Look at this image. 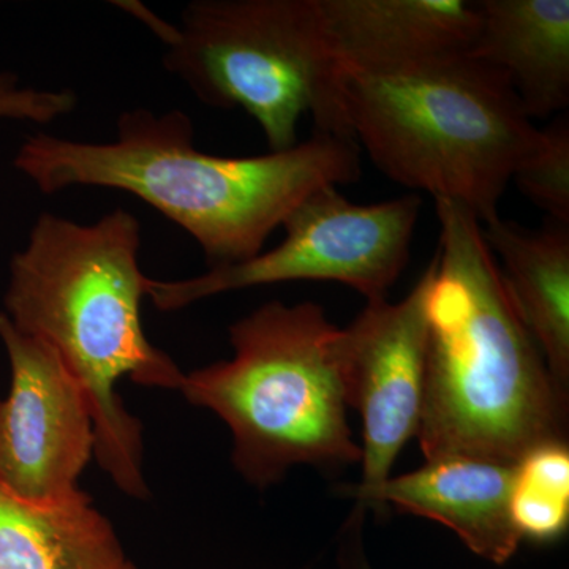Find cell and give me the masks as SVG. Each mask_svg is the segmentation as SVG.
<instances>
[{"label":"cell","mask_w":569,"mask_h":569,"mask_svg":"<svg viewBox=\"0 0 569 569\" xmlns=\"http://www.w3.org/2000/svg\"><path fill=\"white\" fill-rule=\"evenodd\" d=\"M41 193L71 187L121 190L152 206L203 250L209 269L264 252L269 236L310 194L361 178L353 138L316 132L287 151L252 157L201 152L186 112L123 111L116 138H26L13 159Z\"/></svg>","instance_id":"6da1fadb"},{"label":"cell","mask_w":569,"mask_h":569,"mask_svg":"<svg viewBox=\"0 0 569 569\" xmlns=\"http://www.w3.org/2000/svg\"><path fill=\"white\" fill-rule=\"evenodd\" d=\"M140 220L122 208L80 223L43 212L10 260L3 313L22 335L52 348L91 403L93 458L126 496L146 500L142 425L118 392L129 378L181 389L186 373L153 346L141 320L146 280Z\"/></svg>","instance_id":"7a4b0ae2"},{"label":"cell","mask_w":569,"mask_h":569,"mask_svg":"<svg viewBox=\"0 0 569 569\" xmlns=\"http://www.w3.org/2000/svg\"><path fill=\"white\" fill-rule=\"evenodd\" d=\"M436 212L419 448L426 460L516 466L531 449L567 441L568 395L523 325L478 217L451 200H436Z\"/></svg>","instance_id":"3957f363"},{"label":"cell","mask_w":569,"mask_h":569,"mask_svg":"<svg viewBox=\"0 0 569 569\" xmlns=\"http://www.w3.org/2000/svg\"><path fill=\"white\" fill-rule=\"evenodd\" d=\"M348 137L387 178L466 206L481 224L539 130L500 70L470 54L387 73H343Z\"/></svg>","instance_id":"277c9868"},{"label":"cell","mask_w":569,"mask_h":569,"mask_svg":"<svg viewBox=\"0 0 569 569\" xmlns=\"http://www.w3.org/2000/svg\"><path fill=\"white\" fill-rule=\"evenodd\" d=\"M233 358L186 373L179 391L222 419L238 473L263 490L293 467L361 462L348 425L343 329L316 302L258 307L230 326Z\"/></svg>","instance_id":"5b68a950"},{"label":"cell","mask_w":569,"mask_h":569,"mask_svg":"<svg viewBox=\"0 0 569 569\" xmlns=\"http://www.w3.org/2000/svg\"><path fill=\"white\" fill-rule=\"evenodd\" d=\"M162 43L168 73L209 107L246 111L269 151L298 144L305 116L348 137L318 0H193Z\"/></svg>","instance_id":"8992f818"},{"label":"cell","mask_w":569,"mask_h":569,"mask_svg":"<svg viewBox=\"0 0 569 569\" xmlns=\"http://www.w3.org/2000/svg\"><path fill=\"white\" fill-rule=\"evenodd\" d=\"M421 208L415 193L356 204L337 187H325L284 220V238L271 250L190 279L148 277L146 298L160 312H176L228 291L310 280L342 283L367 302L381 301L407 268Z\"/></svg>","instance_id":"52a82bcc"},{"label":"cell","mask_w":569,"mask_h":569,"mask_svg":"<svg viewBox=\"0 0 569 569\" xmlns=\"http://www.w3.org/2000/svg\"><path fill=\"white\" fill-rule=\"evenodd\" d=\"M10 391L0 400V481L31 501L77 493L93 458L91 403L52 348L18 331L0 312Z\"/></svg>","instance_id":"ba28073f"},{"label":"cell","mask_w":569,"mask_h":569,"mask_svg":"<svg viewBox=\"0 0 569 569\" xmlns=\"http://www.w3.org/2000/svg\"><path fill=\"white\" fill-rule=\"evenodd\" d=\"M433 260L400 302H367L353 323L343 329V370L348 407L365 426L362 478L343 492L358 508L391 478L396 459L418 436L425 399L427 295Z\"/></svg>","instance_id":"9c48e42d"},{"label":"cell","mask_w":569,"mask_h":569,"mask_svg":"<svg viewBox=\"0 0 569 569\" xmlns=\"http://www.w3.org/2000/svg\"><path fill=\"white\" fill-rule=\"evenodd\" d=\"M340 73H387L470 54L478 2L318 0Z\"/></svg>","instance_id":"30bf717a"},{"label":"cell","mask_w":569,"mask_h":569,"mask_svg":"<svg viewBox=\"0 0 569 569\" xmlns=\"http://www.w3.org/2000/svg\"><path fill=\"white\" fill-rule=\"evenodd\" d=\"M515 473L511 463L471 456L426 460L418 470L389 478L358 511L391 505L448 527L471 552L505 565L522 542L509 509Z\"/></svg>","instance_id":"8fae6325"},{"label":"cell","mask_w":569,"mask_h":569,"mask_svg":"<svg viewBox=\"0 0 569 569\" xmlns=\"http://www.w3.org/2000/svg\"><path fill=\"white\" fill-rule=\"evenodd\" d=\"M471 58L507 77L523 111L548 118L569 104V0H482Z\"/></svg>","instance_id":"7c38bea8"},{"label":"cell","mask_w":569,"mask_h":569,"mask_svg":"<svg viewBox=\"0 0 569 569\" xmlns=\"http://www.w3.org/2000/svg\"><path fill=\"white\" fill-rule=\"evenodd\" d=\"M519 316L561 392L569 385V224L541 230L500 217L482 224Z\"/></svg>","instance_id":"4fadbf2b"},{"label":"cell","mask_w":569,"mask_h":569,"mask_svg":"<svg viewBox=\"0 0 569 569\" xmlns=\"http://www.w3.org/2000/svg\"><path fill=\"white\" fill-rule=\"evenodd\" d=\"M0 569H138L84 490L26 500L0 481Z\"/></svg>","instance_id":"5bb4252c"},{"label":"cell","mask_w":569,"mask_h":569,"mask_svg":"<svg viewBox=\"0 0 569 569\" xmlns=\"http://www.w3.org/2000/svg\"><path fill=\"white\" fill-rule=\"evenodd\" d=\"M511 519L519 537L535 542L556 541L569 526V449L553 441L531 449L516 463Z\"/></svg>","instance_id":"9a60e30c"},{"label":"cell","mask_w":569,"mask_h":569,"mask_svg":"<svg viewBox=\"0 0 569 569\" xmlns=\"http://www.w3.org/2000/svg\"><path fill=\"white\" fill-rule=\"evenodd\" d=\"M511 182L548 213L550 222L569 224L568 118L539 130L537 141L519 160Z\"/></svg>","instance_id":"2e32d148"},{"label":"cell","mask_w":569,"mask_h":569,"mask_svg":"<svg viewBox=\"0 0 569 569\" xmlns=\"http://www.w3.org/2000/svg\"><path fill=\"white\" fill-rule=\"evenodd\" d=\"M77 93L70 89H41L22 84L9 71H0V122H31L48 126L77 108Z\"/></svg>","instance_id":"e0dca14e"},{"label":"cell","mask_w":569,"mask_h":569,"mask_svg":"<svg viewBox=\"0 0 569 569\" xmlns=\"http://www.w3.org/2000/svg\"><path fill=\"white\" fill-rule=\"evenodd\" d=\"M355 515V519L350 523L351 529L348 531V538H346L342 549H340V567L342 569H372L367 563L365 553H362L361 537H359L365 512L356 511Z\"/></svg>","instance_id":"ac0fdd59"}]
</instances>
